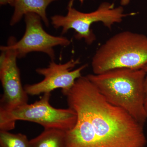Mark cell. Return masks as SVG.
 Returning a JSON list of instances; mask_svg holds the SVG:
<instances>
[{"instance_id": "1", "label": "cell", "mask_w": 147, "mask_h": 147, "mask_svg": "<svg viewBox=\"0 0 147 147\" xmlns=\"http://www.w3.org/2000/svg\"><path fill=\"white\" fill-rule=\"evenodd\" d=\"M63 95L77 120L66 132L65 147H146L144 125L108 102L86 76Z\"/></svg>"}, {"instance_id": "2", "label": "cell", "mask_w": 147, "mask_h": 147, "mask_svg": "<svg viewBox=\"0 0 147 147\" xmlns=\"http://www.w3.org/2000/svg\"><path fill=\"white\" fill-rule=\"evenodd\" d=\"M146 76L143 69L125 68L86 75L108 102L125 110L144 125L147 120L145 108Z\"/></svg>"}, {"instance_id": "3", "label": "cell", "mask_w": 147, "mask_h": 147, "mask_svg": "<svg viewBox=\"0 0 147 147\" xmlns=\"http://www.w3.org/2000/svg\"><path fill=\"white\" fill-rule=\"evenodd\" d=\"M147 65V36L128 31L121 32L108 40L93 57L94 74L117 68L143 69Z\"/></svg>"}, {"instance_id": "4", "label": "cell", "mask_w": 147, "mask_h": 147, "mask_svg": "<svg viewBox=\"0 0 147 147\" xmlns=\"http://www.w3.org/2000/svg\"><path fill=\"white\" fill-rule=\"evenodd\" d=\"M50 93L44 94L32 104L21 105L9 112H0L1 131L14 128L17 121H27L40 125L45 128H56L65 131L73 128L77 120L75 111L68 108L58 109L50 105Z\"/></svg>"}, {"instance_id": "5", "label": "cell", "mask_w": 147, "mask_h": 147, "mask_svg": "<svg viewBox=\"0 0 147 147\" xmlns=\"http://www.w3.org/2000/svg\"><path fill=\"white\" fill-rule=\"evenodd\" d=\"M131 14L124 13L122 6L115 7L113 3L104 2L96 10L89 13L81 12L73 6H67L66 15L52 16L51 24L55 29L61 28L62 34L69 30H74L76 39H84L87 44L90 45L96 39L95 35L91 29L92 24L101 22L105 26L111 29L114 24L120 23L123 18Z\"/></svg>"}, {"instance_id": "6", "label": "cell", "mask_w": 147, "mask_h": 147, "mask_svg": "<svg viewBox=\"0 0 147 147\" xmlns=\"http://www.w3.org/2000/svg\"><path fill=\"white\" fill-rule=\"evenodd\" d=\"M24 17L26 30L22 38L17 41L14 37H10L7 45L1 46L14 50L18 59L25 57L30 53L40 52L48 55L51 61H55L54 47H67L71 43V40L65 37L55 36L45 31L42 26V19L36 13H28Z\"/></svg>"}, {"instance_id": "7", "label": "cell", "mask_w": 147, "mask_h": 147, "mask_svg": "<svg viewBox=\"0 0 147 147\" xmlns=\"http://www.w3.org/2000/svg\"><path fill=\"white\" fill-rule=\"evenodd\" d=\"M80 63L79 59H72L63 64H57L55 61H51L47 67L36 70L37 73L44 76L43 80L36 84H26L24 86V90L28 95L35 96L51 93L54 90L61 88L64 94L71 89L76 80L82 76V71L88 66L86 64L72 70Z\"/></svg>"}, {"instance_id": "8", "label": "cell", "mask_w": 147, "mask_h": 147, "mask_svg": "<svg viewBox=\"0 0 147 147\" xmlns=\"http://www.w3.org/2000/svg\"><path fill=\"white\" fill-rule=\"evenodd\" d=\"M0 50V79L3 90L0 112H9L28 103V95L22 86L16 52L1 47Z\"/></svg>"}, {"instance_id": "9", "label": "cell", "mask_w": 147, "mask_h": 147, "mask_svg": "<svg viewBox=\"0 0 147 147\" xmlns=\"http://www.w3.org/2000/svg\"><path fill=\"white\" fill-rule=\"evenodd\" d=\"M57 1L58 0H15L10 26L18 24L27 13H34L40 16L46 27L49 26L50 22L46 9L50 4Z\"/></svg>"}, {"instance_id": "10", "label": "cell", "mask_w": 147, "mask_h": 147, "mask_svg": "<svg viewBox=\"0 0 147 147\" xmlns=\"http://www.w3.org/2000/svg\"><path fill=\"white\" fill-rule=\"evenodd\" d=\"M66 131L45 128L37 137L30 140V147H65Z\"/></svg>"}, {"instance_id": "11", "label": "cell", "mask_w": 147, "mask_h": 147, "mask_svg": "<svg viewBox=\"0 0 147 147\" xmlns=\"http://www.w3.org/2000/svg\"><path fill=\"white\" fill-rule=\"evenodd\" d=\"M1 147H30V141L25 134L0 131Z\"/></svg>"}, {"instance_id": "12", "label": "cell", "mask_w": 147, "mask_h": 147, "mask_svg": "<svg viewBox=\"0 0 147 147\" xmlns=\"http://www.w3.org/2000/svg\"><path fill=\"white\" fill-rule=\"evenodd\" d=\"M15 0H0V4L1 5L9 4L11 6H14Z\"/></svg>"}, {"instance_id": "13", "label": "cell", "mask_w": 147, "mask_h": 147, "mask_svg": "<svg viewBox=\"0 0 147 147\" xmlns=\"http://www.w3.org/2000/svg\"><path fill=\"white\" fill-rule=\"evenodd\" d=\"M143 69H144L146 73V80H145V91H146L147 95V65L143 67Z\"/></svg>"}, {"instance_id": "14", "label": "cell", "mask_w": 147, "mask_h": 147, "mask_svg": "<svg viewBox=\"0 0 147 147\" xmlns=\"http://www.w3.org/2000/svg\"><path fill=\"white\" fill-rule=\"evenodd\" d=\"M131 0H120V4L122 6H125L128 5Z\"/></svg>"}, {"instance_id": "15", "label": "cell", "mask_w": 147, "mask_h": 147, "mask_svg": "<svg viewBox=\"0 0 147 147\" xmlns=\"http://www.w3.org/2000/svg\"><path fill=\"white\" fill-rule=\"evenodd\" d=\"M74 1L75 0H70V1H69V2L68 3L67 6H73L74 2ZM78 1L82 4L84 3V1L85 0H78Z\"/></svg>"}, {"instance_id": "16", "label": "cell", "mask_w": 147, "mask_h": 147, "mask_svg": "<svg viewBox=\"0 0 147 147\" xmlns=\"http://www.w3.org/2000/svg\"><path fill=\"white\" fill-rule=\"evenodd\" d=\"M145 108L146 109V112L147 113V95L146 96V99L145 101Z\"/></svg>"}]
</instances>
